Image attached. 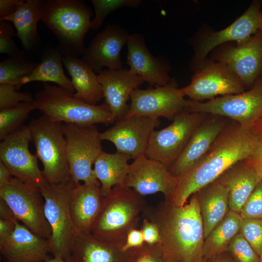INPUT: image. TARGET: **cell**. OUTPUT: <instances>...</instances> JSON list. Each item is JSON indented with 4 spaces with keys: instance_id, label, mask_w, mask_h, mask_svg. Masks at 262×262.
<instances>
[{
    "instance_id": "obj_1",
    "label": "cell",
    "mask_w": 262,
    "mask_h": 262,
    "mask_svg": "<svg viewBox=\"0 0 262 262\" xmlns=\"http://www.w3.org/2000/svg\"><path fill=\"white\" fill-rule=\"evenodd\" d=\"M190 197L182 206L164 200L156 207L147 205L142 213L159 229L157 245L163 262H197L203 258L202 219L196 194Z\"/></svg>"
},
{
    "instance_id": "obj_39",
    "label": "cell",
    "mask_w": 262,
    "mask_h": 262,
    "mask_svg": "<svg viewBox=\"0 0 262 262\" xmlns=\"http://www.w3.org/2000/svg\"><path fill=\"white\" fill-rule=\"evenodd\" d=\"M240 214L242 218L262 219V179L243 206Z\"/></svg>"
},
{
    "instance_id": "obj_25",
    "label": "cell",
    "mask_w": 262,
    "mask_h": 262,
    "mask_svg": "<svg viewBox=\"0 0 262 262\" xmlns=\"http://www.w3.org/2000/svg\"><path fill=\"white\" fill-rule=\"evenodd\" d=\"M99 181L75 183L70 196L69 211L79 232L90 233L101 207Z\"/></svg>"
},
{
    "instance_id": "obj_6",
    "label": "cell",
    "mask_w": 262,
    "mask_h": 262,
    "mask_svg": "<svg viewBox=\"0 0 262 262\" xmlns=\"http://www.w3.org/2000/svg\"><path fill=\"white\" fill-rule=\"evenodd\" d=\"M36 156L42 162L45 180L52 185L69 183L72 180L67 157L66 142L62 123L44 115L33 119L28 125Z\"/></svg>"
},
{
    "instance_id": "obj_29",
    "label": "cell",
    "mask_w": 262,
    "mask_h": 262,
    "mask_svg": "<svg viewBox=\"0 0 262 262\" xmlns=\"http://www.w3.org/2000/svg\"><path fill=\"white\" fill-rule=\"evenodd\" d=\"M202 217L205 239L229 211L228 192L217 181L195 193Z\"/></svg>"
},
{
    "instance_id": "obj_49",
    "label": "cell",
    "mask_w": 262,
    "mask_h": 262,
    "mask_svg": "<svg viewBox=\"0 0 262 262\" xmlns=\"http://www.w3.org/2000/svg\"><path fill=\"white\" fill-rule=\"evenodd\" d=\"M43 262H70L68 260H63L60 258L52 257L49 260Z\"/></svg>"
},
{
    "instance_id": "obj_50",
    "label": "cell",
    "mask_w": 262,
    "mask_h": 262,
    "mask_svg": "<svg viewBox=\"0 0 262 262\" xmlns=\"http://www.w3.org/2000/svg\"><path fill=\"white\" fill-rule=\"evenodd\" d=\"M259 30H260L262 33V11L261 12L260 17H259Z\"/></svg>"
},
{
    "instance_id": "obj_11",
    "label": "cell",
    "mask_w": 262,
    "mask_h": 262,
    "mask_svg": "<svg viewBox=\"0 0 262 262\" xmlns=\"http://www.w3.org/2000/svg\"><path fill=\"white\" fill-rule=\"evenodd\" d=\"M186 112L222 116L250 128L262 116V82L259 78L247 91L206 102L190 99Z\"/></svg>"
},
{
    "instance_id": "obj_31",
    "label": "cell",
    "mask_w": 262,
    "mask_h": 262,
    "mask_svg": "<svg viewBox=\"0 0 262 262\" xmlns=\"http://www.w3.org/2000/svg\"><path fill=\"white\" fill-rule=\"evenodd\" d=\"M131 157L126 154L102 151L94 164V171L100 184L102 196H106L113 187L124 183L129 171L128 161Z\"/></svg>"
},
{
    "instance_id": "obj_44",
    "label": "cell",
    "mask_w": 262,
    "mask_h": 262,
    "mask_svg": "<svg viewBox=\"0 0 262 262\" xmlns=\"http://www.w3.org/2000/svg\"><path fill=\"white\" fill-rule=\"evenodd\" d=\"M18 220L0 219V244L6 240L13 233Z\"/></svg>"
},
{
    "instance_id": "obj_2",
    "label": "cell",
    "mask_w": 262,
    "mask_h": 262,
    "mask_svg": "<svg viewBox=\"0 0 262 262\" xmlns=\"http://www.w3.org/2000/svg\"><path fill=\"white\" fill-rule=\"evenodd\" d=\"M256 145V137L250 128L229 119L202 158L177 177L173 191L166 200L176 206H183L193 194L215 181L232 164L249 158Z\"/></svg>"
},
{
    "instance_id": "obj_48",
    "label": "cell",
    "mask_w": 262,
    "mask_h": 262,
    "mask_svg": "<svg viewBox=\"0 0 262 262\" xmlns=\"http://www.w3.org/2000/svg\"><path fill=\"white\" fill-rule=\"evenodd\" d=\"M207 262H234L227 252L207 259Z\"/></svg>"
},
{
    "instance_id": "obj_17",
    "label": "cell",
    "mask_w": 262,
    "mask_h": 262,
    "mask_svg": "<svg viewBox=\"0 0 262 262\" xmlns=\"http://www.w3.org/2000/svg\"><path fill=\"white\" fill-rule=\"evenodd\" d=\"M177 180V178L170 173L164 164L144 154L130 164L124 183L142 196L160 192L167 200Z\"/></svg>"
},
{
    "instance_id": "obj_33",
    "label": "cell",
    "mask_w": 262,
    "mask_h": 262,
    "mask_svg": "<svg viewBox=\"0 0 262 262\" xmlns=\"http://www.w3.org/2000/svg\"><path fill=\"white\" fill-rule=\"evenodd\" d=\"M39 63L22 53L10 56L0 63V84H7L20 88L21 80L32 73Z\"/></svg>"
},
{
    "instance_id": "obj_47",
    "label": "cell",
    "mask_w": 262,
    "mask_h": 262,
    "mask_svg": "<svg viewBox=\"0 0 262 262\" xmlns=\"http://www.w3.org/2000/svg\"><path fill=\"white\" fill-rule=\"evenodd\" d=\"M13 177L7 167L0 161V186L9 182Z\"/></svg>"
},
{
    "instance_id": "obj_36",
    "label": "cell",
    "mask_w": 262,
    "mask_h": 262,
    "mask_svg": "<svg viewBox=\"0 0 262 262\" xmlns=\"http://www.w3.org/2000/svg\"><path fill=\"white\" fill-rule=\"evenodd\" d=\"M239 233L260 257L262 255V219L242 218Z\"/></svg>"
},
{
    "instance_id": "obj_35",
    "label": "cell",
    "mask_w": 262,
    "mask_h": 262,
    "mask_svg": "<svg viewBox=\"0 0 262 262\" xmlns=\"http://www.w3.org/2000/svg\"><path fill=\"white\" fill-rule=\"evenodd\" d=\"M95 17L91 21L90 29L98 30L106 17L111 13L122 7L136 8L141 3L140 0H92Z\"/></svg>"
},
{
    "instance_id": "obj_38",
    "label": "cell",
    "mask_w": 262,
    "mask_h": 262,
    "mask_svg": "<svg viewBox=\"0 0 262 262\" xmlns=\"http://www.w3.org/2000/svg\"><path fill=\"white\" fill-rule=\"evenodd\" d=\"M34 98L30 93L20 92L16 87L0 84V109L8 108L23 102H32Z\"/></svg>"
},
{
    "instance_id": "obj_16",
    "label": "cell",
    "mask_w": 262,
    "mask_h": 262,
    "mask_svg": "<svg viewBox=\"0 0 262 262\" xmlns=\"http://www.w3.org/2000/svg\"><path fill=\"white\" fill-rule=\"evenodd\" d=\"M262 2L254 0L247 10L233 23L219 31L210 33L198 41L191 60L193 69H197L208 54L217 46L229 41L238 44L250 39L258 30Z\"/></svg>"
},
{
    "instance_id": "obj_37",
    "label": "cell",
    "mask_w": 262,
    "mask_h": 262,
    "mask_svg": "<svg viewBox=\"0 0 262 262\" xmlns=\"http://www.w3.org/2000/svg\"><path fill=\"white\" fill-rule=\"evenodd\" d=\"M227 252L234 262H261L260 256L239 233L232 239Z\"/></svg>"
},
{
    "instance_id": "obj_3",
    "label": "cell",
    "mask_w": 262,
    "mask_h": 262,
    "mask_svg": "<svg viewBox=\"0 0 262 262\" xmlns=\"http://www.w3.org/2000/svg\"><path fill=\"white\" fill-rule=\"evenodd\" d=\"M146 202L125 183L118 184L103 197L101 207L91 233L123 246L128 233L136 229Z\"/></svg>"
},
{
    "instance_id": "obj_22",
    "label": "cell",
    "mask_w": 262,
    "mask_h": 262,
    "mask_svg": "<svg viewBox=\"0 0 262 262\" xmlns=\"http://www.w3.org/2000/svg\"><path fill=\"white\" fill-rule=\"evenodd\" d=\"M98 75L107 104L115 121L124 118L129 109L127 101L132 92L144 81L129 70L103 69Z\"/></svg>"
},
{
    "instance_id": "obj_14",
    "label": "cell",
    "mask_w": 262,
    "mask_h": 262,
    "mask_svg": "<svg viewBox=\"0 0 262 262\" xmlns=\"http://www.w3.org/2000/svg\"><path fill=\"white\" fill-rule=\"evenodd\" d=\"M31 141L29 126H23L9 134L0 143V161L14 177L40 188L47 182L38 167L37 156L29 149Z\"/></svg>"
},
{
    "instance_id": "obj_5",
    "label": "cell",
    "mask_w": 262,
    "mask_h": 262,
    "mask_svg": "<svg viewBox=\"0 0 262 262\" xmlns=\"http://www.w3.org/2000/svg\"><path fill=\"white\" fill-rule=\"evenodd\" d=\"M34 101L43 115L62 124L108 125L115 121L105 102L100 105L87 103L75 98L65 89L47 82L35 94Z\"/></svg>"
},
{
    "instance_id": "obj_40",
    "label": "cell",
    "mask_w": 262,
    "mask_h": 262,
    "mask_svg": "<svg viewBox=\"0 0 262 262\" xmlns=\"http://www.w3.org/2000/svg\"><path fill=\"white\" fill-rule=\"evenodd\" d=\"M15 35L14 30L10 22L0 20V53L13 56L22 53L13 40Z\"/></svg>"
},
{
    "instance_id": "obj_15",
    "label": "cell",
    "mask_w": 262,
    "mask_h": 262,
    "mask_svg": "<svg viewBox=\"0 0 262 262\" xmlns=\"http://www.w3.org/2000/svg\"><path fill=\"white\" fill-rule=\"evenodd\" d=\"M160 125L158 118L125 117L100 132V138L112 143L116 152L127 154L134 160L145 154L151 134Z\"/></svg>"
},
{
    "instance_id": "obj_27",
    "label": "cell",
    "mask_w": 262,
    "mask_h": 262,
    "mask_svg": "<svg viewBox=\"0 0 262 262\" xmlns=\"http://www.w3.org/2000/svg\"><path fill=\"white\" fill-rule=\"evenodd\" d=\"M62 62L71 78L75 92L73 97L87 103L97 105L103 98L98 75L78 57L63 56Z\"/></svg>"
},
{
    "instance_id": "obj_52",
    "label": "cell",
    "mask_w": 262,
    "mask_h": 262,
    "mask_svg": "<svg viewBox=\"0 0 262 262\" xmlns=\"http://www.w3.org/2000/svg\"><path fill=\"white\" fill-rule=\"evenodd\" d=\"M261 262H262V255L260 257Z\"/></svg>"
},
{
    "instance_id": "obj_28",
    "label": "cell",
    "mask_w": 262,
    "mask_h": 262,
    "mask_svg": "<svg viewBox=\"0 0 262 262\" xmlns=\"http://www.w3.org/2000/svg\"><path fill=\"white\" fill-rule=\"evenodd\" d=\"M43 0H22L16 11L10 16L0 19L12 22L18 37L25 51H35L40 45L37 24L41 20Z\"/></svg>"
},
{
    "instance_id": "obj_8",
    "label": "cell",
    "mask_w": 262,
    "mask_h": 262,
    "mask_svg": "<svg viewBox=\"0 0 262 262\" xmlns=\"http://www.w3.org/2000/svg\"><path fill=\"white\" fill-rule=\"evenodd\" d=\"M72 180L85 183L99 181L92 166L103 151L100 132L95 125L62 124Z\"/></svg>"
},
{
    "instance_id": "obj_32",
    "label": "cell",
    "mask_w": 262,
    "mask_h": 262,
    "mask_svg": "<svg viewBox=\"0 0 262 262\" xmlns=\"http://www.w3.org/2000/svg\"><path fill=\"white\" fill-rule=\"evenodd\" d=\"M242 218L230 210L205 239L203 257L208 259L227 252L232 239L239 232Z\"/></svg>"
},
{
    "instance_id": "obj_12",
    "label": "cell",
    "mask_w": 262,
    "mask_h": 262,
    "mask_svg": "<svg viewBox=\"0 0 262 262\" xmlns=\"http://www.w3.org/2000/svg\"><path fill=\"white\" fill-rule=\"evenodd\" d=\"M184 97L174 80L154 88H137L130 95L131 103L125 117H163L172 121L178 114L186 112L190 99Z\"/></svg>"
},
{
    "instance_id": "obj_18",
    "label": "cell",
    "mask_w": 262,
    "mask_h": 262,
    "mask_svg": "<svg viewBox=\"0 0 262 262\" xmlns=\"http://www.w3.org/2000/svg\"><path fill=\"white\" fill-rule=\"evenodd\" d=\"M215 58L227 65L245 88H251L262 74V33L258 30L244 43L221 49Z\"/></svg>"
},
{
    "instance_id": "obj_20",
    "label": "cell",
    "mask_w": 262,
    "mask_h": 262,
    "mask_svg": "<svg viewBox=\"0 0 262 262\" xmlns=\"http://www.w3.org/2000/svg\"><path fill=\"white\" fill-rule=\"evenodd\" d=\"M127 45V63L130 72L138 75L151 86H163L169 83L171 67L168 60L162 56H153L142 34H131Z\"/></svg>"
},
{
    "instance_id": "obj_26",
    "label": "cell",
    "mask_w": 262,
    "mask_h": 262,
    "mask_svg": "<svg viewBox=\"0 0 262 262\" xmlns=\"http://www.w3.org/2000/svg\"><path fill=\"white\" fill-rule=\"evenodd\" d=\"M261 180L253 167L245 159L232 164L215 180L228 192L229 210L240 213Z\"/></svg>"
},
{
    "instance_id": "obj_41",
    "label": "cell",
    "mask_w": 262,
    "mask_h": 262,
    "mask_svg": "<svg viewBox=\"0 0 262 262\" xmlns=\"http://www.w3.org/2000/svg\"><path fill=\"white\" fill-rule=\"evenodd\" d=\"M133 262H163L160 251L157 245L145 243L142 246L134 248Z\"/></svg>"
},
{
    "instance_id": "obj_7",
    "label": "cell",
    "mask_w": 262,
    "mask_h": 262,
    "mask_svg": "<svg viewBox=\"0 0 262 262\" xmlns=\"http://www.w3.org/2000/svg\"><path fill=\"white\" fill-rule=\"evenodd\" d=\"M75 184L73 180L58 185L46 182L40 187L45 201V216L51 231L49 240L50 253L53 257L65 260L79 232L69 211L70 196Z\"/></svg>"
},
{
    "instance_id": "obj_9",
    "label": "cell",
    "mask_w": 262,
    "mask_h": 262,
    "mask_svg": "<svg viewBox=\"0 0 262 262\" xmlns=\"http://www.w3.org/2000/svg\"><path fill=\"white\" fill-rule=\"evenodd\" d=\"M0 198L12 210L17 219L32 232L49 240L51 235L45 214V201L40 188L13 177L0 186Z\"/></svg>"
},
{
    "instance_id": "obj_51",
    "label": "cell",
    "mask_w": 262,
    "mask_h": 262,
    "mask_svg": "<svg viewBox=\"0 0 262 262\" xmlns=\"http://www.w3.org/2000/svg\"><path fill=\"white\" fill-rule=\"evenodd\" d=\"M197 262H207L206 259H205L204 258H201L200 260L198 261Z\"/></svg>"
},
{
    "instance_id": "obj_34",
    "label": "cell",
    "mask_w": 262,
    "mask_h": 262,
    "mask_svg": "<svg viewBox=\"0 0 262 262\" xmlns=\"http://www.w3.org/2000/svg\"><path fill=\"white\" fill-rule=\"evenodd\" d=\"M34 101L23 102L0 110V139L2 140L22 126L30 113L36 109Z\"/></svg>"
},
{
    "instance_id": "obj_45",
    "label": "cell",
    "mask_w": 262,
    "mask_h": 262,
    "mask_svg": "<svg viewBox=\"0 0 262 262\" xmlns=\"http://www.w3.org/2000/svg\"><path fill=\"white\" fill-rule=\"evenodd\" d=\"M22 0H0V19L13 14Z\"/></svg>"
},
{
    "instance_id": "obj_13",
    "label": "cell",
    "mask_w": 262,
    "mask_h": 262,
    "mask_svg": "<svg viewBox=\"0 0 262 262\" xmlns=\"http://www.w3.org/2000/svg\"><path fill=\"white\" fill-rule=\"evenodd\" d=\"M181 90L190 99L202 102L217 96L241 93L245 87L227 65L205 60L196 69L190 83Z\"/></svg>"
},
{
    "instance_id": "obj_43",
    "label": "cell",
    "mask_w": 262,
    "mask_h": 262,
    "mask_svg": "<svg viewBox=\"0 0 262 262\" xmlns=\"http://www.w3.org/2000/svg\"><path fill=\"white\" fill-rule=\"evenodd\" d=\"M145 244L143 234L140 229H133L128 234L127 240L123 246L124 250H128L132 248L142 246Z\"/></svg>"
},
{
    "instance_id": "obj_46",
    "label": "cell",
    "mask_w": 262,
    "mask_h": 262,
    "mask_svg": "<svg viewBox=\"0 0 262 262\" xmlns=\"http://www.w3.org/2000/svg\"><path fill=\"white\" fill-rule=\"evenodd\" d=\"M0 219L18 220L7 204L1 198H0Z\"/></svg>"
},
{
    "instance_id": "obj_4",
    "label": "cell",
    "mask_w": 262,
    "mask_h": 262,
    "mask_svg": "<svg viewBox=\"0 0 262 262\" xmlns=\"http://www.w3.org/2000/svg\"><path fill=\"white\" fill-rule=\"evenodd\" d=\"M93 14L80 0H43L41 20L55 34L64 56L83 55Z\"/></svg>"
},
{
    "instance_id": "obj_19",
    "label": "cell",
    "mask_w": 262,
    "mask_h": 262,
    "mask_svg": "<svg viewBox=\"0 0 262 262\" xmlns=\"http://www.w3.org/2000/svg\"><path fill=\"white\" fill-rule=\"evenodd\" d=\"M130 35L120 25L109 24L93 39L82 59L98 74L103 67L122 69L120 53L123 47L127 45Z\"/></svg>"
},
{
    "instance_id": "obj_23",
    "label": "cell",
    "mask_w": 262,
    "mask_h": 262,
    "mask_svg": "<svg viewBox=\"0 0 262 262\" xmlns=\"http://www.w3.org/2000/svg\"><path fill=\"white\" fill-rule=\"evenodd\" d=\"M0 252L6 262H43L53 257L49 240L38 236L19 221L12 235L0 244Z\"/></svg>"
},
{
    "instance_id": "obj_10",
    "label": "cell",
    "mask_w": 262,
    "mask_h": 262,
    "mask_svg": "<svg viewBox=\"0 0 262 262\" xmlns=\"http://www.w3.org/2000/svg\"><path fill=\"white\" fill-rule=\"evenodd\" d=\"M208 114L185 111L178 114L166 127L151 134L146 156L168 169L179 158L192 134Z\"/></svg>"
},
{
    "instance_id": "obj_42",
    "label": "cell",
    "mask_w": 262,
    "mask_h": 262,
    "mask_svg": "<svg viewBox=\"0 0 262 262\" xmlns=\"http://www.w3.org/2000/svg\"><path fill=\"white\" fill-rule=\"evenodd\" d=\"M140 230L145 243L152 246L160 243V236L159 229L154 223L144 217Z\"/></svg>"
},
{
    "instance_id": "obj_21",
    "label": "cell",
    "mask_w": 262,
    "mask_h": 262,
    "mask_svg": "<svg viewBox=\"0 0 262 262\" xmlns=\"http://www.w3.org/2000/svg\"><path fill=\"white\" fill-rule=\"evenodd\" d=\"M229 120L208 114L194 132L182 154L168 169L170 173L178 177L193 167L208 152Z\"/></svg>"
},
{
    "instance_id": "obj_30",
    "label": "cell",
    "mask_w": 262,
    "mask_h": 262,
    "mask_svg": "<svg viewBox=\"0 0 262 262\" xmlns=\"http://www.w3.org/2000/svg\"><path fill=\"white\" fill-rule=\"evenodd\" d=\"M63 56L59 47L45 48L40 54V63L31 74L21 80L20 88L33 82H52L74 94L75 89L72 82L63 70Z\"/></svg>"
},
{
    "instance_id": "obj_24",
    "label": "cell",
    "mask_w": 262,
    "mask_h": 262,
    "mask_svg": "<svg viewBox=\"0 0 262 262\" xmlns=\"http://www.w3.org/2000/svg\"><path fill=\"white\" fill-rule=\"evenodd\" d=\"M134 255V248L125 251L123 246L91 233L79 232L67 260L70 262H133Z\"/></svg>"
}]
</instances>
